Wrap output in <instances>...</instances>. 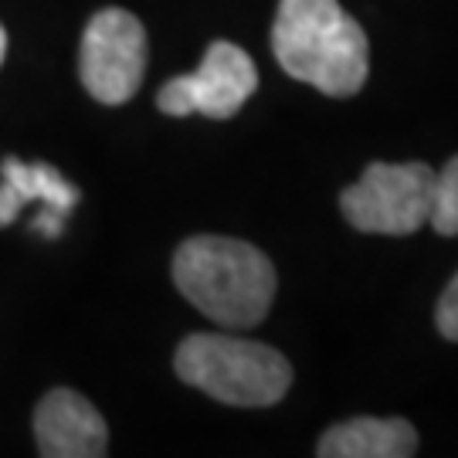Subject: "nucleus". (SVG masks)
<instances>
[{
	"instance_id": "1",
	"label": "nucleus",
	"mask_w": 458,
	"mask_h": 458,
	"mask_svg": "<svg viewBox=\"0 0 458 458\" xmlns=\"http://www.w3.org/2000/svg\"><path fill=\"white\" fill-rule=\"evenodd\" d=\"M174 282L194 310L225 329L259 327L278 289L276 265L262 248L221 234L183 242L174 255Z\"/></svg>"
},
{
	"instance_id": "2",
	"label": "nucleus",
	"mask_w": 458,
	"mask_h": 458,
	"mask_svg": "<svg viewBox=\"0 0 458 458\" xmlns=\"http://www.w3.org/2000/svg\"><path fill=\"white\" fill-rule=\"evenodd\" d=\"M272 51L285 75L323 96L360 92L370 72L367 34L336 0H278Z\"/></svg>"
},
{
	"instance_id": "3",
	"label": "nucleus",
	"mask_w": 458,
	"mask_h": 458,
	"mask_svg": "<svg viewBox=\"0 0 458 458\" xmlns=\"http://www.w3.org/2000/svg\"><path fill=\"white\" fill-rule=\"evenodd\" d=\"M174 370L231 408H272L293 387V363L278 350L225 333H191L177 346Z\"/></svg>"
},
{
	"instance_id": "4",
	"label": "nucleus",
	"mask_w": 458,
	"mask_h": 458,
	"mask_svg": "<svg viewBox=\"0 0 458 458\" xmlns=\"http://www.w3.org/2000/svg\"><path fill=\"white\" fill-rule=\"evenodd\" d=\"M435 170L428 164H370L340 197L344 217L363 234L404 238L428 225Z\"/></svg>"
},
{
	"instance_id": "5",
	"label": "nucleus",
	"mask_w": 458,
	"mask_h": 458,
	"mask_svg": "<svg viewBox=\"0 0 458 458\" xmlns=\"http://www.w3.org/2000/svg\"><path fill=\"white\" fill-rule=\"evenodd\" d=\"M79 75L85 92L106 106L130 102L147 75V28L123 7L98 11L82 34Z\"/></svg>"
},
{
	"instance_id": "6",
	"label": "nucleus",
	"mask_w": 458,
	"mask_h": 458,
	"mask_svg": "<svg viewBox=\"0 0 458 458\" xmlns=\"http://www.w3.org/2000/svg\"><path fill=\"white\" fill-rule=\"evenodd\" d=\"M259 89V68L245 48L214 41L194 75H177L157 92V109L166 115L231 119Z\"/></svg>"
},
{
	"instance_id": "7",
	"label": "nucleus",
	"mask_w": 458,
	"mask_h": 458,
	"mask_svg": "<svg viewBox=\"0 0 458 458\" xmlns=\"http://www.w3.org/2000/svg\"><path fill=\"white\" fill-rule=\"evenodd\" d=\"M79 200V187H72L51 164H28L17 157H7L0 164V228L14 225L28 204H41L34 231L41 238H62L65 217L75 211Z\"/></svg>"
},
{
	"instance_id": "8",
	"label": "nucleus",
	"mask_w": 458,
	"mask_h": 458,
	"mask_svg": "<svg viewBox=\"0 0 458 458\" xmlns=\"http://www.w3.org/2000/svg\"><path fill=\"white\" fill-rule=\"evenodd\" d=\"M34 442L45 458H98L109 452V428L89 397L55 387L34 408Z\"/></svg>"
},
{
	"instance_id": "9",
	"label": "nucleus",
	"mask_w": 458,
	"mask_h": 458,
	"mask_svg": "<svg viewBox=\"0 0 458 458\" xmlns=\"http://www.w3.org/2000/svg\"><path fill=\"white\" fill-rule=\"evenodd\" d=\"M414 452L418 431L404 418H350L316 445L319 458H411Z\"/></svg>"
},
{
	"instance_id": "10",
	"label": "nucleus",
	"mask_w": 458,
	"mask_h": 458,
	"mask_svg": "<svg viewBox=\"0 0 458 458\" xmlns=\"http://www.w3.org/2000/svg\"><path fill=\"white\" fill-rule=\"evenodd\" d=\"M428 225L445 238L458 234V157H452L442 170H435V194H431Z\"/></svg>"
},
{
	"instance_id": "11",
	"label": "nucleus",
	"mask_w": 458,
	"mask_h": 458,
	"mask_svg": "<svg viewBox=\"0 0 458 458\" xmlns=\"http://www.w3.org/2000/svg\"><path fill=\"white\" fill-rule=\"evenodd\" d=\"M435 327H438V333H442L445 340L458 344V272L448 282V289L442 293L438 306H435Z\"/></svg>"
},
{
	"instance_id": "12",
	"label": "nucleus",
	"mask_w": 458,
	"mask_h": 458,
	"mask_svg": "<svg viewBox=\"0 0 458 458\" xmlns=\"http://www.w3.org/2000/svg\"><path fill=\"white\" fill-rule=\"evenodd\" d=\"M4 55H7V31H4V24H0V65H4Z\"/></svg>"
}]
</instances>
